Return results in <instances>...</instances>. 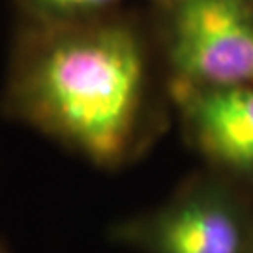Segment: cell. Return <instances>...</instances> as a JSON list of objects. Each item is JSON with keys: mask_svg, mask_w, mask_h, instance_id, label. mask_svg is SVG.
I'll list each match as a JSON object with an SVG mask.
<instances>
[{"mask_svg": "<svg viewBox=\"0 0 253 253\" xmlns=\"http://www.w3.org/2000/svg\"><path fill=\"white\" fill-rule=\"evenodd\" d=\"M174 118L205 167L253 190V84L174 96Z\"/></svg>", "mask_w": 253, "mask_h": 253, "instance_id": "4", "label": "cell"}, {"mask_svg": "<svg viewBox=\"0 0 253 253\" xmlns=\"http://www.w3.org/2000/svg\"><path fill=\"white\" fill-rule=\"evenodd\" d=\"M111 238L139 253H253V190L203 167L160 205L113 225Z\"/></svg>", "mask_w": 253, "mask_h": 253, "instance_id": "2", "label": "cell"}, {"mask_svg": "<svg viewBox=\"0 0 253 253\" xmlns=\"http://www.w3.org/2000/svg\"><path fill=\"white\" fill-rule=\"evenodd\" d=\"M174 96L253 84V0H148Z\"/></svg>", "mask_w": 253, "mask_h": 253, "instance_id": "3", "label": "cell"}, {"mask_svg": "<svg viewBox=\"0 0 253 253\" xmlns=\"http://www.w3.org/2000/svg\"><path fill=\"white\" fill-rule=\"evenodd\" d=\"M127 0H11L17 23H60L126 8ZM148 2V0H145Z\"/></svg>", "mask_w": 253, "mask_h": 253, "instance_id": "5", "label": "cell"}, {"mask_svg": "<svg viewBox=\"0 0 253 253\" xmlns=\"http://www.w3.org/2000/svg\"><path fill=\"white\" fill-rule=\"evenodd\" d=\"M0 107L100 169L141 160L174 117L148 9L17 23Z\"/></svg>", "mask_w": 253, "mask_h": 253, "instance_id": "1", "label": "cell"}, {"mask_svg": "<svg viewBox=\"0 0 253 253\" xmlns=\"http://www.w3.org/2000/svg\"><path fill=\"white\" fill-rule=\"evenodd\" d=\"M0 253H6V250H4V248H2V246H0Z\"/></svg>", "mask_w": 253, "mask_h": 253, "instance_id": "6", "label": "cell"}]
</instances>
